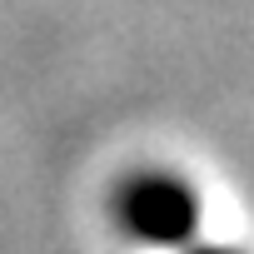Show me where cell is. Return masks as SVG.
I'll return each mask as SVG.
<instances>
[{"label":"cell","mask_w":254,"mask_h":254,"mask_svg":"<svg viewBox=\"0 0 254 254\" xmlns=\"http://www.w3.org/2000/svg\"><path fill=\"white\" fill-rule=\"evenodd\" d=\"M110 219L145 249H185L199 229V194L175 170H135L115 185Z\"/></svg>","instance_id":"6da1fadb"},{"label":"cell","mask_w":254,"mask_h":254,"mask_svg":"<svg viewBox=\"0 0 254 254\" xmlns=\"http://www.w3.org/2000/svg\"><path fill=\"white\" fill-rule=\"evenodd\" d=\"M185 254H239L234 244H194V249H185Z\"/></svg>","instance_id":"7a4b0ae2"}]
</instances>
